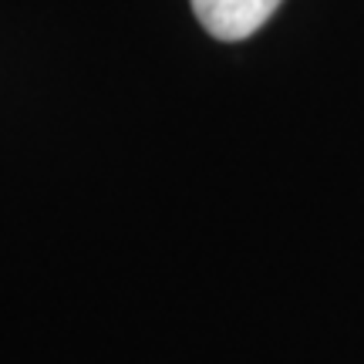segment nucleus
<instances>
[{"instance_id":"nucleus-1","label":"nucleus","mask_w":364,"mask_h":364,"mask_svg":"<svg viewBox=\"0 0 364 364\" xmlns=\"http://www.w3.org/2000/svg\"><path fill=\"white\" fill-rule=\"evenodd\" d=\"M280 0H193V11L199 24L220 41H243L257 34Z\"/></svg>"}]
</instances>
